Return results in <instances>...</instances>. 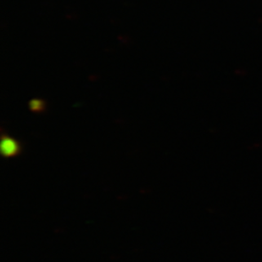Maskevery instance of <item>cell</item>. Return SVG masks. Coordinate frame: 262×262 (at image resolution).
<instances>
[{
    "label": "cell",
    "instance_id": "1",
    "mask_svg": "<svg viewBox=\"0 0 262 262\" xmlns=\"http://www.w3.org/2000/svg\"><path fill=\"white\" fill-rule=\"evenodd\" d=\"M0 149H1V155L4 158H12L19 156L21 153L23 147L20 141L2 133Z\"/></svg>",
    "mask_w": 262,
    "mask_h": 262
},
{
    "label": "cell",
    "instance_id": "2",
    "mask_svg": "<svg viewBox=\"0 0 262 262\" xmlns=\"http://www.w3.org/2000/svg\"><path fill=\"white\" fill-rule=\"evenodd\" d=\"M30 107H31V109L33 112H41L42 108H43V104H42V102L38 101V100H34V101H32L31 103Z\"/></svg>",
    "mask_w": 262,
    "mask_h": 262
}]
</instances>
